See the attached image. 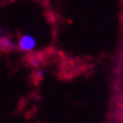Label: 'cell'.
<instances>
[{"instance_id": "cell-1", "label": "cell", "mask_w": 123, "mask_h": 123, "mask_svg": "<svg viewBox=\"0 0 123 123\" xmlns=\"http://www.w3.org/2000/svg\"><path fill=\"white\" fill-rule=\"evenodd\" d=\"M37 47V39L31 34H23L18 40V48L23 52H31Z\"/></svg>"}, {"instance_id": "cell-2", "label": "cell", "mask_w": 123, "mask_h": 123, "mask_svg": "<svg viewBox=\"0 0 123 123\" xmlns=\"http://www.w3.org/2000/svg\"><path fill=\"white\" fill-rule=\"evenodd\" d=\"M14 47V42L8 35L0 37V50H9Z\"/></svg>"}, {"instance_id": "cell-3", "label": "cell", "mask_w": 123, "mask_h": 123, "mask_svg": "<svg viewBox=\"0 0 123 123\" xmlns=\"http://www.w3.org/2000/svg\"><path fill=\"white\" fill-rule=\"evenodd\" d=\"M3 35H5V33H4V29L0 26V37H3Z\"/></svg>"}]
</instances>
